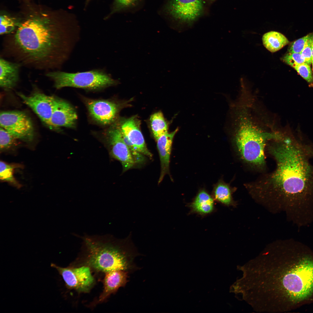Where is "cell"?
I'll list each match as a JSON object with an SVG mask.
<instances>
[{
    "mask_svg": "<svg viewBox=\"0 0 313 313\" xmlns=\"http://www.w3.org/2000/svg\"><path fill=\"white\" fill-rule=\"evenodd\" d=\"M237 269L238 292L255 312H287L313 302V250L301 242L271 244Z\"/></svg>",
    "mask_w": 313,
    "mask_h": 313,
    "instance_id": "cell-1",
    "label": "cell"
},
{
    "mask_svg": "<svg viewBox=\"0 0 313 313\" xmlns=\"http://www.w3.org/2000/svg\"><path fill=\"white\" fill-rule=\"evenodd\" d=\"M276 163L275 170L250 183L262 202L276 204L287 220L299 228L313 222V156L310 146L289 139L274 141L267 146Z\"/></svg>",
    "mask_w": 313,
    "mask_h": 313,
    "instance_id": "cell-2",
    "label": "cell"
},
{
    "mask_svg": "<svg viewBox=\"0 0 313 313\" xmlns=\"http://www.w3.org/2000/svg\"><path fill=\"white\" fill-rule=\"evenodd\" d=\"M233 142L241 159L260 169L265 165V148L268 142L280 137L274 119L254 107L246 105L233 110Z\"/></svg>",
    "mask_w": 313,
    "mask_h": 313,
    "instance_id": "cell-3",
    "label": "cell"
},
{
    "mask_svg": "<svg viewBox=\"0 0 313 313\" xmlns=\"http://www.w3.org/2000/svg\"><path fill=\"white\" fill-rule=\"evenodd\" d=\"M59 28L47 19H30L19 26L14 42L30 63L51 65L58 58L63 42Z\"/></svg>",
    "mask_w": 313,
    "mask_h": 313,
    "instance_id": "cell-4",
    "label": "cell"
},
{
    "mask_svg": "<svg viewBox=\"0 0 313 313\" xmlns=\"http://www.w3.org/2000/svg\"><path fill=\"white\" fill-rule=\"evenodd\" d=\"M130 235L113 243L85 238L88 264L94 269L105 273L118 270L128 272L135 269L134 261L138 253Z\"/></svg>",
    "mask_w": 313,
    "mask_h": 313,
    "instance_id": "cell-5",
    "label": "cell"
},
{
    "mask_svg": "<svg viewBox=\"0 0 313 313\" xmlns=\"http://www.w3.org/2000/svg\"><path fill=\"white\" fill-rule=\"evenodd\" d=\"M46 76L53 80L54 87L57 89L69 87L97 90L116 83L108 74L97 70L75 73L51 72L48 73Z\"/></svg>",
    "mask_w": 313,
    "mask_h": 313,
    "instance_id": "cell-6",
    "label": "cell"
},
{
    "mask_svg": "<svg viewBox=\"0 0 313 313\" xmlns=\"http://www.w3.org/2000/svg\"><path fill=\"white\" fill-rule=\"evenodd\" d=\"M0 125L17 139L30 142L33 139L34 130L30 118L19 111L1 112Z\"/></svg>",
    "mask_w": 313,
    "mask_h": 313,
    "instance_id": "cell-7",
    "label": "cell"
},
{
    "mask_svg": "<svg viewBox=\"0 0 313 313\" xmlns=\"http://www.w3.org/2000/svg\"><path fill=\"white\" fill-rule=\"evenodd\" d=\"M104 144L110 156L121 163L123 172L132 168L136 163L129 147L122 138L120 128L109 131Z\"/></svg>",
    "mask_w": 313,
    "mask_h": 313,
    "instance_id": "cell-8",
    "label": "cell"
},
{
    "mask_svg": "<svg viewBox=\"0 0 313 313\" xmlns=\"http://www.w3.org/2000/svg\"><path fill=\"white\" fill-rule=\"evenodd\" d=\"M61 275L67 287L81 292H86L93 285L94 280L89 267L83 266L78 267H62L52 263Z\"/></svg>",
    "mask_w": 313,
    "mask_h": 313,
    "instance_id": "cell-9",
    "label": "cell"
},
{
    "mask_svg": "<svg viewBox=\"0 0 313 313\" xmlns=\"http://www.w3.org/2000/svg\"><path fill=\"white\" fill-rule=\"evenodd\" d=\"M203 8L202 0H170L166 9L176 20L190 23L199 16Z\"/></svg>",
    "mask_w": 313,
    "mask_h": 313,
    "instance_id": "cell-10",
    "label": "cell"
},
{
    "mask_svg": "<svg viewBox=\"0 0 313 313\" xmlns=\"http://www.w3.org/2000/svg\"><path fill=\"white\" fill-rule=\"evenodd\" d=\"M17 94L23 103L48 125L53 109L55 97L47 95L39 91H35L28 95L20 92Z\"/></svg>",
    "mask_w": 313,
    "mask_h": 313,
    "instance_id": "cell-11",
    "label": "cell"
},
{
    "mask_svg": "<svg viewBox=\"0 0 313 313\" xmlns=\"http://www.w3.org/2000/svg\"><path fill=\"white\" fill-rule=\"evenodd\" d=\"M77 118L75 111L70 104L55 97L53 109L48 125L52 128H74Z\"/></svg>",
    "mask_w": 313,
    "mask_h": 313,
    "instance_id": "cell-12",
    "label": "cell"
},
{
    "mask_svg": "<svg viewBox=\"0 0 313 313\" xmlns=\"http://www.w3.org/2000/svg\"><path fill=\"white\" fill-rule=\"evenodd\" d=\"M87 106L92 118L104 125L110 124L114 120L118 112L117 105L111 101L92 100L88 102Z\"/></svg>",
    "mask_w": 313,
    "mask_h": 313,
    "instance_id": "cell-13",
    "label": "cell"
},
{
    "mask_svg": "<svg viewBox=\"0 0 313 313\" xmlns=\"http://www.w3.org/2000/svg\"><path fill=\"white\" fill-rule=\"evenodd\" d=\"M139 125L137 120L132 117L124 121L120 129L138 152L151 158L152 155L146 146Z\"/></svg>",
    "mask_w": 313,
    "mask_h": 313,
    "instance_id": "cell-14",
    "label": "cell"
},
{
    "mask_svg": "<svg viewBox=\"0 0 313 313\" xmlns=\"http://www.w3.org/2000/svg\"><path fill=\"white\" fill-rule=\"evenodd\" d=\"M176 129L173 132L162 135L156 140L157 146L160 156L161 172L158 183L162 181L165 176L169 173L170 158L172 144L174 137L177 132Z\"/></svg>",
    "mask_w": 313,
    "mask_h": 313,
    "instance_id": "cell-15",
    "label": "cell"
},
{
    "mask_svg": "<svg viewBox=\"0 0 313 313\" xmlns=\"http://www.w3.org/2000/svg\"><path fill=\"white\" fill-rule=\"evenodd\" d=\"M20 65L1 58L0 59V86L5 90L14 88L19 80Z\"/></svg>",
    "mask_w": 313,
    "mask_h": 313,
    "instance_id": "cell-16",
    "label": "cell"
},
{
    "mask_svg": "<svg viewBox=\"0 0 313 313\" xmlns=\"http://www.w3.org/2000/svg\"><path fill=\"white\" fill-rule=\"evenodd\" d=\"M128 272L122 270L106 273L104 280V289L100 295L99 301H102L120 287L125 286L128 282Z\"/></svg>",
    "mask_w": 313,
    "mask_h": 313,
    "instance_id": "cell-17",
    "label": "cell"
},
{
    "mask_svg": "<svg viewBox=\"0 0 313 313\" xmlns=\"http://www.w3.org/2000/svg\"><path fill=\"white\" fill-rule=\"evenodd\" d=\"M214 200L206 190H200L192 201L189 204L191 213L205 216L215 210Z\"/></svg>",
    "mask_w": 313,
    "mask_h": 313,
    "instance_id": "cell-18",
    "label": "cell"
},
{
    "mask_svg": "<svg viewBox=\"0 0 313 313\" xmlns=\"http://www.w3.org/2000/svg\"><path fill=\"white\" fill-rule=\"evenodd\" d=\"M233 188L229 184L220 180L214 186L212 196L214 200L225 206L233 205H234L232 196Z\"/></svg>",
    "mask_w": 313,
    "mask_h": 313,
    "instance_id": "cell-19",
    "label": "cell"
},
{
    "mask_svg": "<svg viewBox=\"0 0 313 313\" xmlns=\"http://www.w3.org/2000/svg\"><path fill=\"white\" fill-rule=\"evenodd\" d=\"M262 40L264 47L272 52L279 50L289 43L288 39L283 34L274 31L265 34Z\"/></svg>",
    "mask_w": 313,
    "mask_h": 313,
    "instance_id": "cell-20",
    "label": "cell"
},
{
    "mask_svg": "<svg viewBox=\"0 0 313 313\" xmlns=\"http://www.w3.org/2000/svg\"><path fill=\"white\" fill-rule=\"evenodd\" d=\"M150 121L152 132L156 140L168 132V125L161 112H158L152 114Z\"/></svg>",
    "mask_w": 313,
    "mask_h": 313,
    "instance_id": "cell-21",
    "label": "cell"
},
{
    "mask_svg": "<svg viewBox=\"0 0 313 313\" xmlns=\"http://www.w3.org/2000/svg\"><path fill=\"white\" fill-rule=\"evenodd\" d=\"M16 167L14 165L9 164L1 161L0 178L2 181L8 182L16 187H19L20 185L13 175L14 170Z\"/></svg>",
    "mask_w": 313,
    "mask_h": 313,
    "instance_id": "cell-22",
    "label": "cell"
},
{
    "mask_svg": "<svg viewBox=\"0 0 313 313\" xmlns=\"http://www.w3.org/2000/svg\"><path fill=\"white\" fill-rule=\"evenodd\" d=\"M17 139L7 130L0 128V148L1 151L9 150L15 145Z\"/></svg>",
    "mask_w": 313,
    "mask_h": 313,
    "instance_id": "cell-23",
    "label": "cell"
},
{
    "mask_svg": "<svg viewBox=\"0 0 313 313\" xmlns=\"http://www.w3.org/2000/svg\"><path fill=\"white\" fill-rule=\"evenodd\" d=\"M15 26L14 20L9 17L6 15L0 17L1 35L11 32L14 29Z\"/></svg>",
    "mask_w": 313,
    "mask_h": 313,
    "instance_id": "cell-24",
    "label": "cell"
},
{
    "mask_svg": "<svg viewBox=\"0 0 313 313\" xmlns=\"http://www.w3.org/2000/svg\"><path fill=\"white\" fill-rule=\"evenodd\" d=\"M282 59L284 62L294 68L298 65L305 62L301 53L288 52Z\"/></svg>",
    "mask_w": 313,
    "mask_h": 313,
    "instance_id": "cell-25",
    "label": "cell"
},
{
    "mask_svg": "<svg viewBox=\"0 0 313 313\" xmlns=\"http://www.w3.org/2000/svg\"><path fill=\"white\" fill-rule=\"evenodd\" d=\"M294 69L308 82H313V76L310 65L305 62L296 66Z\"/></svg>",
    "mask_w": 313,
    "mask_h": 313,
    "instance_id": "cell-26",
    "label": "cell"
},
{
    "mask_svg": "<svg viewBox=\"0 0 313 313\" xmlns=\"http://www.w3.org/2000/svg\"><path fill=\"white\" fill-rule=\"evenodd\" d=\"M311 34H309L292 42L288 49L290 52L301 53Z\"/></svg>",
    "mask_w": 313,
    "mask_h": 313,
    "instance_id": "cell-27",
    "label": "cell"
},
{
    "mask_svg": "<svg viewBox=\"0 0 313 313\" xmlns=\"http://www.w3.org/2000/svg\"><path fill=\"white\" fill-rule=\"evenodd\" d=\"M313 37V33H311L304 47L301 52L305 62L310 65L312 63V43Z\"/></svg>",
    "mask_w": 313,
    "mask_h": 313,
    "instance_id": "cell-28",
    "label": "cell"
},
{
    "mask_svg": "<svg viewBox=\"0 0 313 313\" xmlns=\"http://www.w3.org/2000/svg\"><path fill=\"white\" fill-rule=\"evenodd\" d=\"M138 0H115L116 6L119 8H127L132 6Z\"/></svg>",
    "mask_w": 313,
    "mask_h": 313,
    "instance_id": "cell-29",
    "label": "cell"
},
{
    "mask_svg": "<svg viewBox=\"0 0 313 313\" xmlns=\"http://www.w3.org/2000/svg\"><path fill=\"white\" fill-rule=\"evenodd\" d=\"M312 70L313 72V37L312 38Z\"/></svg>",
    "mask_w": 313,
    "mask_h": 313,
    "instance_id": "cell-30",
    "label": "cell"
},
{
    "mask_svg": "<svg viewBox=\"0 0 313 313\" xmlns=\"http://www.w3.org/2000/svg\"><path fill=\"white\" fill-rule=\"evenodd\" d=\"M210 0L212 1H215V0Z\"/></svg>",
    "mask_w": 313,
    "mask_h": 313,
    "instance_id": "cell-31",
    "label": "cell"
}]
</instances>
